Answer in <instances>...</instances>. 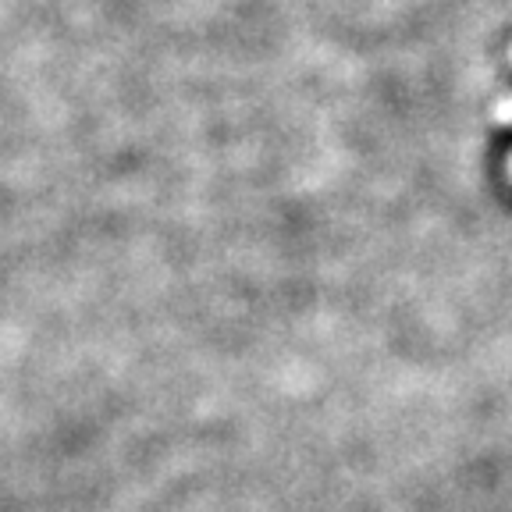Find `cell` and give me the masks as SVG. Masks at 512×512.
<instances>
[{
    "label": "cell",
    "mask_w": 512,
    "mask_h": 512,
    "mask_svg": "<svg viewBox=\"0 0 512 512\" xmlns=\"http://www.w3.org/2000/svg\"><path fill=\"white\" fill-rule=\"evenodd\" d=\"M509 178H512V160H509Z\"/></svg>",
    "instance_id": "obj_1"
}]
</instances>
